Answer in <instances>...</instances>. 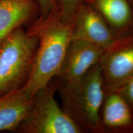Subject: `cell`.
Returning <instances> with one entry per match:
<instances>
[{
  "label": "cell",
  "instance_id": "8",
  "mask_svg": "<svg viewBox=\"0 0 133 133\" xmlns=\"http://www.w3.org/2000/svg\"><path fill=\"white\" fill-rule=\"evenodd\" d=\"M100 123L103 133H133V110L116 89H105Z\"/></svg>",
  "mask_w": 133,
  "mask_h": 133
},
{
  "label": "cell",
  "instance_id": "4",
  "mask_svg": "<svg viewBox=\"0 0 133 133\" xmlns=\"http://www.w3.org/2000/svg\"><path fill=\"white\" fill-rule=\"evenodd\" d=\"M59 83V78L56 76L35 94L30 110L16 132L82 133L56 101L55 94Z\"/></svg>",
  "mask_w": 133,
  "mask_h": 133
},
{
  "label": "cell",
  "instance_id": "7",
  "mask_svg": "<svg viewBox=\"0 0 133 133\" xmlns=\"http://www.w3.org/2000/svg\"><path fill=\"white\" fill-rule=\"evenodd\" d=\"M72 39L86 41L107 49L116 38L102 17L83 3L75 16Z\"/></svg>",
  "mask_w": 133,
  "mask_h": 133
},
{
  "label": "cell",
  "instance_id": "2",
  "mask_svg": "<svg viewBox=\"0 0 133 133\" xmlns=\"http://www.w3.org/2000/svg\"><path fill=\"white\" fill-rule=\"evenodd\" d=\"M57 92L62 109L82 133H103L100 112L105 89L99 64L91 67L82 78L74 84L59 83Z\"/></svg>",
  "mask_w": 133,
  "mask_h": 133
},
{
  "label": "cell",
  "instance_id": "9",
  "mask_svg": "<svg viewBox=\"0 0 133 133\" xmlns=\"http://www.w3.org/2000/svg\"><path fill=\"white\" fill-rule=\"evenodd\" d=\"M39 14L37 0H0V44L15 29L28 27Z\"/></svg>",
  "mask_w": 133,
  "mask_h": 133
},
{
  "label": "cell",
  "instance_id": "6",
  "mask_svg": "<svg viewBox=\"0 0 133 133\" xmlns=\"http://www.w3.org/2000/svg\"><path fill=\"white\" fill-rule=\"evenodd\" d=\"M104 50L88 41L72 39L58 76L59 84H71L78 81L91 67L99 64Z\"/></svg>",
  "mask_w": 133,
  "mask_h": 133
},
{
  "label": "cell",
  "instance_id": "13",
  "mask_svg": "<svg viewBox=\"0 0 133 133\" xmlns=\"http://www.w3.org/2000/svg\"><path fill=\"white\" fill-rule=\"evenodd\" d=\"M124 98L133 110V77L117 89H116Z\"/></svg>",
  "mask_w": 133,
  "mask_h": 133
},
{
  "label": "cell",
  "instance_id": "3",
  "mask_svg": "<svg viewBox=\"0 0 133 133\" xmlns=\"http://www.w3.org/2000/svg\"><path fill=\"white\" fill-rule=\"evenodd\" d=\"M38 40L21 26L0 44V96L24 88L32 70Z\"/></svg>",
  "mask_w": 133,
  "mask_h": 133
},
{
  "label": "cell",
  "instance_id": "15",
  "mask_svg": "<svg viewBox=\"0 0 133 133\" xmlns=\"http://www.w3.org/2000/svg\"><path fill=\"white\" fill-rule=\"evenodd\" d=\"M131 1V3H132V5H133V0H130Z\"/></svg>",
  "mask_w": 133,
  "mask_h": 133
},
{
  "label": "cell",
  "instance_id": "5",
  "mask_svg": "<svg viewBox=\"0 0 133 133\" xmlns=\"http://www.w3.org/2000/svg\"><path fill=\"white\" fill-rule=\"evenodd\" d=\"M105 89H116L133 77V31L116 38L99 62Z\"/></svg>",
  "mask_w": 133,
  "mask_h": 133
},
{
  "label": "cell",
  "instance_id": "10",
  "mask_svg": "<svg viewBox=\"0 0 133 133\" xmlns=\"http://www.w3.org/2000/svg\"><path fill=\"white\" fill-rule=\"evenodd\" d=\"M104 19L116 38L133 31V5L130 0H84Z\"/></svg>",
  "mask_w": 133,
  "mask_h": 133
},
{
  "label": "cell",
  "instance_id": "11",
  "mask_svg": "<svg viewBox=\"0 0 133 133\" xmlns=\"http://www.w3.org/2000/svg\"><path fill=\"white\" fill-rule=\"evenodd\" d=\"M33 101L24 88L0 96V131L16 132L30 110Z\"/></svg>",
  "mask_w": 133,
  "mask_h": 133
},
{
  "label": "cell",
  "instance_id": "14",
  "mask_svg": "<svg viewBox=\"0 0 133 133\" xmlns=\"http://www.w3.org/2000/svg\"><path fill=\"white\" fill-rule=\"evenodd\" d=\"M40 11V17H45L57 6L56 0H37Z\"/></svg>",
  "mask_w": 133,
  "mask_h": 133
},
{
  "label": "cell",
  "instance_id": "1",
  "mask_svg": "<svg viewBox=\"0 0 133 133\" xmlns=\"http://www.w3.org/2000/svg\"><path fill=\"white\" fill-rule=\"evenodd\" d=\"M74 21H63L57 6L45 17H38L26 29L36 36L38 46L33 69L24 87L33 98L51 79L59 76L69 46L72 40Z\"/></svg>",
  "mask_w": 133,
  "mask_h": 133
},
{
  "label": "cell",
  "instance_id": "12",
  "mask_svg": "<svg viewBox=\"0 0 133 133\" xmlns=\"http://www.w3.org/2000/svg\"><path fill=\"white\" fill-rule=\"evenodd\" d=\"M84 0H56V3L63 21L71 22Z\"/></svg>",
  "mask_w": 133,
  "mask_h": 133
}]
</instances>
